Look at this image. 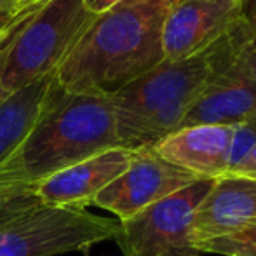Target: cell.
Segmentation results:
<instances>
[{"label": "cell", "mask_w": 256, "mask_h": 256, "mask_svg": "<svg viewBox=\"0 0 256 256\" xmlns=\"http://www.w3.org/2000/svg\"><path fill=\"white\" fill-rule=\"evenodd\" d=\"M38 206L40 204L34 196V186L21 178L12 162L7 160L0 169V228Z\"/></svg>", "instance_id": "9a60e30c"}, {"label": "cell", "mask_w": 256, "mask_h": 256, "mask_svg": "<svg viewBox=\"0 0 256 256\" xmlns=\"http://www.w3.org/2000/svg\"><path fill=\"white\" fill-rule=\"evenodd\" d=\"M122 2H124V0H86L89 10L94 14L106 12V10H110L112 7L118 6V4H122Z\"/></svg>", "instance_id": "ffe728a7"}, {"label": "cell", "mask_w": 256, "mask_h": 256, "mask_svg": "<svg viewBox=\"0 0 256 256\" xmlns=\"http://www.w3.org/2000/svg\"><path fill=\"white\" fill-rule=\"evenodd\" d=\"M232 239H237V240H242V242H248L251 246H256V226L254 228H250L246 232H240L237 236H230Z\"/></svg>", "instance_id": "cb8c5ba5"}, {"label": "cell", "mask_w": 256, "mask_h": 256, "mask_svg": "<svg viewBox=\"0 0 256 256\" xmlns=\"http://www.w3.org/2000/svg\"><path fill=\"white\" fill-rule=\"evenodd\" d=\"M212 180H199L126 222L114 240L124 256H200L190 242V226Z\"/></svg>", "instance_id": "8992f818"}, {"label": "cell", "mask_w": 256, "mask_h": 256, "mask_svg": "<svg viewBox=\"0 0 256 256\" xmlns=\"http://www.w3.org/2000/svg\"><path fill=\"white\" fill-rule=\"evenodd\" d=\"M46 2L48 0H20L10 7H0V35L21 18L37 12Z\"/></svg>", "instance_id": "ac0fdd59"}, {"label": "cell", "mask_w": 256, "mask_h": 256, "mask_svg": "<svg viewBox=\"0 0 256 256\" xmlns=\"http://www.w3.org/2000/svg\"><path fill=\"white\" fill-rule=\"evenodd\" d=\"M226 174H237V176H246V178H256V143L250 150L240 162H237Z\"/></svg>", "instance_id": "d6986e66"}, {"label": "cell", "mask_w": 256, "mask_h": 256, "mask_svg": "<svg viewBox=\"0 0 256 256\" xmlns=\"http://www.w3.org/2000/svg\"><path fill=\"white\" fill-rule=\"evenodd\" d=\"M124 2H142V0H124Z\"/></svg>", "instance_id": "484cf974"}, {"label": "cell", "mask_w": 256, "mask_h": 256, "mask_svg": "<svg viewBox=\"0 0 256 256\" xmlns=\"http://www.w3.org/2000/svg\"><path fill=\"white\" fill-rule=\"evenodd\" d=\"M134 150L115 146L54 172L34 185L40 206L68 211H88L103 188L126 171Z\"/></svg>", "instance_id": "9c48e42d"}, {"label": "cell", "mask_w": 256, "mask_h": 256, "mask_svg": "<svg viewBox=\"0 0 256 256\" xmlns=\"http://www.w3.org/2000/svg\"><path fill=\"white\" fill-rule=\"evenodd\" d=\"M34 14H35V12H34ZM34 14H28V16L21 18V20H20V21H16V23H14V24H12V26H9V28H7V30H6V32H4V34H2V35H0V48H2V46H4V44H6V42H7V38H9V37H10V35H12V34H14V32H16V30H18V28H20V26H21V24H23V23H24V21H26V20H30V18H32V16H34Z\"/></svg>", "instance_id": "7402d4cb"}, {"label": "cell", "mask_w": 256, "mask_h": 256, "mask_svg": "<svg viewBox=\"0 0 256 256\" xmlns=\"http://www.w3.org/2000/svg\"><path fill=\"white\" fill-rule=\"evenodd\" d=\"M211 49L185 60L160 61L108 96L120 146L150 148L180 129L188 106L212 74Z\"/></svg>", "instance_id": "3957f363"}, {"label": "cell", "mask_w": 256, "mask_h": 256, "mask_svg": "<svg viewBox=\"0 0 256 256\" xmlns=\"http://www.w3.org/2000/svg\"><path fill=\"white\" fill-rule=\"evenodd\" d=\"M26 21H28V20H26ZM26 21H24V23H26ZM24 23L21 24V26L18 28V30L14 32V34L10 35L9 38H7V42H6V44H4L2 48H0V77H2V68H4V61H6V54H7V51H9V48H10V44H12V40H14V38H16L18 32H20L21 28L24 26ZM6 96H7V92L4 91V89H2V84H0V102H2V100L6 98Z\"/></svg>", "instance_id": "44dd1931"}, {"label": "cell", "mask_w": 256, "mask_h": 256, "mask_svg": "<svg viewBox=\"0 0 256 256\" xmlns=\"http://www.w3.org/2000/svg\"><path fill=\"white\" fill-rule=\"evenodd\" d=\"M98 14L86 0H48L18 32L4 61L0 84L10 94L56 74Z\"/></svg>", "instance_id": "277c9868"}, {"label": "cell", "mask_w": 256, "mask_h": 256, "mask_svg": "<svg viewBox=\"0 0 256 256\" xmlns=\"http://www.w3.org/2000/svg\"><path fill=\"white\" fill-rule=\"evenodd\" d=\"M256 143V115L246 118L240 124L236 126L232 138V146H230V158H228V171L240 162V158L244 157ZM226 171V172H228Z\"/></svg>", "instance_id": "2e32d148"}, {"label": "cell", "mask_w": 256, "mask_h": 256, "mask_svg": "<svg viewBox=\"0 0 256 256\" xmlns=\"http://www.w3.org/2000/svg\"><path fill=\"white\" fill-rule=\"evenodd\" d=\"M200 254H220V256H256V246L232 237H220L196 246Z\"/></svg>", "instance_id": "e0dca14e"}, {"label": "cell", "mask_w": 256, "mask_h": 256, "mask_svg": "<svg viewBox=\"0 0 256 256\" xmlns=\"http://www.w3.org/2000/svg\"><path fill=\"white\" fill-rule=\"evenodd\" d=\"M199 180L202 178L169 164L152 148H138L126 171L96 196L92 206L114 212L118 222H126Z\"/></svg>", "instance_id": "52a82bcc"}, {"label": "cell", "mask_w": 256, "mask_h": 256, "mask_svg": "<svg viewBox=\"0 0 256 256\" xmlns=\"http://www.w3.org/2000/svg\"><path fill=\"white\" fill-rule=\"evenodd\" d=\"M118 220L88 211L38 206L0 228V256H61L88 253L114 240Z\"/></svg>", "instance_id": "5b68a950"}, {"label": "cell", "mask_w": 256, "mask_h": 256, "mask_svg": "<svg viewBox=\"0 0 256 256\" xmlns=\"http://www.w3.org/2000/svg\"><path fill=\"white\" fill-rule=\"evenodd\" d=\"M52 84L54 74L10 92L0 102V169L30 132Z\"/></svg>", "instance_id": "4fadbf2b"}, {"label": "cell", "mask_w": 256, "mask_h": 256, "mask_svg": "<svg viewBox=\"0 0 256 256\" xmlns=\"http://www.w3.org/2000/svg\"><path fill=\"white\" fill-rule=\"evenodd\" d=\"M212 70L256 84V21L242 20L211 49Z\"/></svg>", "instance_id": "5bb4252c"}, {"label": "cell", "mask_w": 256, "mask_h": 256, "mask_svg": "<svg viewBox=\"0 0 256 256\" xmlns=\"http://www.w3.org/2000/svg\"><path fill=\"white\" fill-rule=\"evenodd\" d=\"M256 226V178L223 174L212 180L190 226V242L199 246Z\"/></svg>", "instance_id": "30bf717a"}, {"label": "cell", "mask_w": 256, "mask_h": 256, "mask_svg": "<svg viewBox=\"0 0 256 256\" xmlns=\"http://www.w3.org/2000/svg\"><path fill=\"white\" fill-rule=\"evenodd\" d=\"M171 0L122 2L94 18L56 70L66 92L110 96L160 61Z\"/></svg>", "instance_id": "6da1fadb"}, {"label": "cell", "mask_w": 256, "mask_h": 256, "mask_svg": "<svg viewBox=\"0 0 256 256\" xmlns=\"http://www.w3.org/2000/svg\"><path fill=\"white\" fill-rule=\"evenodd\" d=\"M18 2H20V0H0V7H10Z\"/></svg>", "instance_id": "d4e9b609"}, {"label": "cell", "mask_w": 256, "mask_h": 256, "mask_svg": "<svg viewBox=\"0 0 256 256\" xmlns=\"http://www.w3.org/2000/svg\"><path fill=\"white\" fill-rule=\"evenodd\" d=\"M236 126H188L162 138L150 148L160 158L202 180H216L228 171Z\"/></svg>", "instance_id": "8fae6325"}, {"label": "cell", "mask_w": 256, "mask_h": 256, "mask_svg": "<svg viewBox=\"0 0 256 256\" xmlns=\"http://www.w3.org/2000/svg\"><path fill=\"white\" fill-rule=\"evenodd\" d=\"M256 115V84L232 74L212 70L186 110L180 128L237 126Z\"/></svg>", "instance_id": "7c38bea8"}, {"label": "cell", "mask_w": 256, "mask_h": 256, "mask_svg": "<svg viewBox=\"0 0 256 256\" xmlns=\"http://www.w3.org/2000/svg\"><path fill=\"white\" fill-rule=\"evenodd\" d=\"M242 16L250 21H256V0H242Z\"/></svg>", "instance_id": "603a6c76"}, {"label": "cell", "mask_w": 256, "mask_h": 256, "mask_svg": "<svg viewBox=\"0 0 256 256\" xmlns=\"http://www.w3.org/2000/svg\"><path fill=\"white\" fill-rule=\"evenodd\" d=\"M120 146L108 96L66 92L56 82L16 154L9 158L32 186L80 160Z\"/></svg>", "instance_id": "7a4b0ae2"}, {"label": "cell", "mask_w": 256, "mask_h": 256, "mask_svg": "<svg viewBox=\"0 0 256 256\" xmlns=\"http://www.w3.org/2000/svg\"><path fill=\"white\" fill-rule=\"evenodd\" d=\"M240 20L242 0H171L162 24L164 60L209 51Z\"/></svg>", "instance_id": "ba28073f"}]
</instances>
